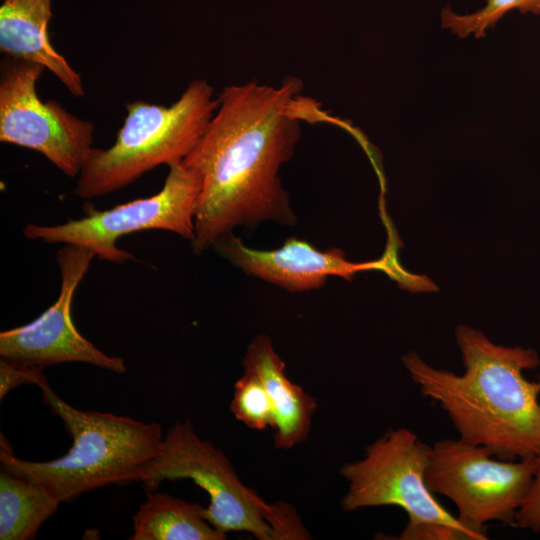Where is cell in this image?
I'll list each match as a JSON object with an SVG mask.
<instances>
[{"mask_svg": "<svg viewBox=\"0 0 540 540\" xmlns=\"http://www.w3.org/2000/svg\"><path fill=\"white\" fill-rule=\"evenodd\" d=\"M516 527L540 532V455L536 456V468L530 490L516 513Z\"/></svg>", "mask_w": 540, "mask_h": 540, "instance_id": "cell-19", "label": "cell"}, {"mask_svg": "<svg viewBox=\"0 0 540 540\" xmlns=\"http://www.w3.org/2000/svg\"><path fill=\"white\" fill-rule=\"evenodd\" d=\"M61 502L45 487L0 472V539L30 540Z\"/></svg>", "mask_w": 540, "mask_h": 540, "instance_id": "cell-15", "label": "cell"}, {"mask_svg": "<svg viewBox=\"0 0 540 540\" xmlns=\"http://www.w3.org/2000/svg\"><path fill=\"white\" fill-rule=\"evenodd\" d=\"M431 446L407 428L388 430L365 448L364 456L344 464L341 476L348 484L341 506L355 511L376 506H398L408 515L409 525L440 524L469 533L446 510L428 488L425 474Z\"/></svg>", "mask_w": 540, "mask_h": 540, "instance_id": "cell-8", "label": "cell"}, {"mask_svg": "<svg viewBox=\"0 0 540 540\" xmlns=\"http://www.w3.org/2000/svg\"><path fill=\"white\" fill-rule=\"evenodd\" d=\"M38 387L43 402L63 421L72 446L58 459L32 462L17 458L2 440V469L42 485L60 502H70L108 484L142 480L162 447L164 438L158 423L81 411L57 396L47 380Z\"/></svg>", "mask_w": 540, "mask_h": 540, "instance_id": "cell-3", "label": "cell"}, {"mask_svg": "<svg viewBox=\"0 0 540 540\" xmlns=\"http://www.w3.org/2000/svg\"><path fill=\"white\" fill-rule=\"evenodd\" d=\"M90 249L64 244L56 254L61 277L57 300L29 324L0 333V357L23 366L44 368L67 362H82L124 373L121 357L109 356L94 346L76 328L71 317L74 292L88 272Z\"/></svg>", "mask_w": 540, "mask_h": 540, "instance_id": "cell-10", "label": "cell"}, {"mask_svg": "<svg viewBox=\"0 0 540 540\" xmlns=\"http://www.w3.org/2000/svg\"><path fill=\"white\" fill-rule=\"evenodd\" d=\"M51 0H3L0 50L5 56L33 62L52 72L76 97L85 94L81 75L52 46L48 23Z\"/></svg>", "mask_w": 540, "mask_h": 540, "instance_id": "cell-12", "label": "cell"}, {"mask_svg": "<svg viewBox=\"0 0 540 540\" xmlns=\"http://www.w3.org/2000/svg\"><path fill=\"white\" fill-rule=\"evenodd\" d=\"M218 105L213 87L203 79L191 81L170 106L143 100L127 103V116L114 144L91 149L75 194L83 199L104 196L160 165L181 163L197 145Z\"/></svg>", "mask_w": 540, "mask_h": 540, "instance_id": "cell-4", "label": "cell"}, {"mask_svg": "<svg viewBox=\"0 0 540 540\" xmlns=\"http://www.w3.org/2000/svg\"><path fill=\"white\" fill-rule=\"evenodd\" d=\"M205 507L167 493H149L133 516L131 540H224L227 533L204 516Z\"/></svg>", "mask_w": 540, "mask_h": 540, "instance_id": "cell-14", "label": "cell"}, {"mask_svg": "<svg viewBox=\"0 0 540 540\" xmlns=\"http://www.w3.org/2000/svg\"><path fill=\"white\" fill-rule=\"evenodd\" d=\"M47 380L43 368L23 366L0 358V399L13 388L23 384H35Z\"/></svg>", "mask_w": 540, "mask_h": 540, "instance_id": "cell-18", "label": "cell"}, {"mask_svg": "<svg viewBox=\"0 0 540 540\" xmlns=\"http://www.w3.org/2000/svg\"><path fill=\"white\" fill-rule=\"evenodd\" d=\"M201 188L200 175L181 162L169 166L163 187L152 196L103 211L90 206L84 217L58 225L29 223L23 234L31 240L86 247L99 259L121 264L134 258L117 246L118 239L130 233L167 230L192 241Z\"/></svg>", "mask_w": 540, "mask_h": 540, "instance_id": "cell-7", "label": "cell"}, {"mask_svg": "<svg viewBox=\"0 0 540 540\" xmlns=\"http://www.w3.org/2000/svg\"><path fill=\"white\" fill-rule=\"evenodd\" d=\"M39 64L5 56L0 73V141L41 153L68 177H78L91 151L94 124L55 100L43 102Z\"/></svg>", "mask_w": 540, "mask_h": 540, "instance_id": "cell-9", "label": "cell"}, {"mask_svg": "<svg viewBox=\"0 0 540 540\" xmlns=\"http://www.w3.org/2000/svg\"><path fill=\"white\" fill-rule=\"evenodd\" d=\"M535 468L536 456L502 460L483 446L447 438L431 446L425 479L432 493L456 505L458 520L486 540L488 522L516 527V513L530 490Z\"/></svg>", "mask_w": 540, "mask_h": 540, "instance_id": "cell-6", "label": "cell"}, {"mask_svg": "<svg viewBox=\"0 0 540 540\" xmlns=\"http://www.w3.org/2000/svg\"><path fill=\"white\" fill-rule=\"evenodd\" d=\"M285 368L269 336L258 335L248 345L243 369L253 371L263 382L274 409V445L288 450L307 439L317 403L288 378Z\"/></svg>", "mask_w": 540, "mask_h": 540, "instance_id": "cell-13", "label": "cell"}, {"mask_svg": "<svg viewBox=\"0 0 540 540\" xmlns=\"http://www.w3.org/2000/svg\"><path fill=\"white\" fill-rule=\"evenodd\" d=\"M176 479H190L206 491L210 502L204 516L225 533L243 531L259 540L310 538L293 506L265 502L240 480L220 449L196 434L189 420L168 429L141 482L149 494L162 481Z\"/></svg>", "mask_w": 540, "mask_h": 540, "instance_id": "cell-5", "label": "cell"}, {"mask_svg": "<svg viewBox=\"0 0 540 540\" xmlns=\"http://www.w3.org/2000/svg\"><path fill=\"white\" fill-rule=\"evenodd\" d=\"M213 247L246 274L289 292L318 289L331 276L351 280L361 271L387 269L385 259L354 263L346 260L344 253L338 248L319 250L296 237H290L277 249L258 250L246 246L241 239L229 233Z\"/></svg>", "mask_w": 540, "mask_h": 540, "instance_id": "cell-11", "label": "cell"}, {"mask_svg": "<svg viewBox=\"0 0 540 540\" xmlns=\"http://www.w3.org/2000/svg\"><path fill=\"white\" fill-rule=\"evenodd\" d=\"M513 9L522 14L538 15L540 14V0H487L483 8L465 15H459L453 12L450 6H446L441 12V25L461 38L473 33L478 39L484 37L488 28H493L507 12Z\"/></svg>", "mask_w": 540, "mask_h": 540, "instance_id": "cell-16", "label": "cell"}, {"mask_svg": "<svg viewBox=\"0 0 540 540\" xmlns=\"http://www.w3.org/2000/svg\"><path fill=\"white\" fill-rule=\"evenodd\" d=\"M455 338L463 374L435 368L413 351L402 357L421 394L440 405L460 439L495 458L540 455V376L529 381L523 374L540 365L537 351L495 344L467 325L456 328Z\"/></svg>", "mask_w": 540, "mask_h": 540, "instance_id": "cell-2", "label": "cell"}, {"mask_svg": "<svg viewBox=\"0 0 540 540\" xmlns=\"http://www.w3.org/2000/svg\"><path fill=\"white\" fill-rule=\"evenodd\" d=\"M302 82L278 86L255 81L225 86L203 135L182 161L202 181L194 220V254L238 226L272 221L294 225L295 214L279 178L301 137L300 120L317 103L300 96Z\"/></svg>", "mask_w": 540, "mask_h": 540, "instance_id": "cell-1", "label": "cell"}, {"mask_svg": "<svg viewBox=\"0 0 540 540\" xmlns=\"http://www.w3.org/2000/svg\"><path fill=\"white\" fill-rule=\"evenodd\" d=\"M230 410L236 419L246 426L263 430L274 425V409L261 379L253 372L243 369L237 380Z\"/></svg>", "mask_w": 540, "mask_h": 540, "instance_id": "cell-17", "label": "cell"}]
</instances>
